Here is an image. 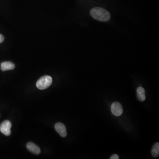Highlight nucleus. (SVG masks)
I'll return each mask as SVG.
<instances>
[{"label": "nucleus", "mask_w": 159, "mask_h": 159, "mask_svg": "<svg viewBox=\"0 0 159 159\" xmlns=\"http://www.w3.org/2000/svg\"><path fill=\"white\" fill-rule=\"evenodd\" d=\"M111 111L115 116H121L123 113L122 105L118 102H115L111 104Z\"/></svg>", "instance_id": "nucleus-4"}, {"label": "nucleus", "mask_w": 159, "mask_h": 159, "mask_svg": "<svg viewBox=\"0 0 159 159\" xmlns=\"http://www.w3.org/2000/svg\"><path fill=\"white\" fill-rule=\"evenodd\" d=\"M137 97L139 101H144L146 99L145 92L144 88L141 87H139L137 89Z\"/></svg>", "instance_id": "nucleus-8"}, {"label": "nucleus", "mask_w": 159, "mask_h": 159, "mask_svg": "<svg viewBox=\"0 0 159 159\" xmlns=\"http://www.w3.org/2000/svg\"><path fill=\"white\" fill-rule=\"evenodd\" d=\"M15 68V64L10 62H5L1 64V69L3 71L12 70Z\"/></svg>", "instance_id": "nucleus-7"}, {"label": "nucleus", "mask_w": 159, "mask_h": 159, "mask_svg": "<svg viewBox=\"0 0 159 159\" xmlns=\"http://www.w3.org/2000/svg\"><path fill=\"white\" fill-rule=\"evenodd\" d=\"M151 153L152 156L154 157H157L159 155V143L156 142L153 145L152 150Z\"/></svg>", "instance_id": "nucleus-9"}, {"label": "nucleus", "mask_w": 159, "mask_h": 159, "mask_svg": "<svg viewBox=\"0 0 159 159\" xmlns=\"http://www.w3.org/2000/svg\"><path fill=\"white\" fill-rule=\"evenodd\" d=\"M119 156H118V155H117V154H114V155H112L111 156L110 159H119Z\"/></svg>", "instance_id": "nucleus-10"}, {"label": "nucleus", "mask_w": 159, "mask_h": 159, "mask_svg": "<svg viewBox=\"0 0 159 159\" xmlns=\"http://www.w3.org/2000/svg\"><path fill=\"white\" fill-rule=\"evenodd\" d=\"M11 122L8 120H6L3 122L0 125V131L5 136H9L11 133Z\"/></svg>", "instance_id": "nucleus-3"}, {"label": "nucleus", "mask_w": 159, "mask_h": 159, "mask_svg": "<svg viewBox=\"0 0 159 159\" xmlns=\"http://www.w3.org/2000/svg\"><path fill=\"white\" fill-rule=\"evenodd\" d=\"M91 16L95 20L101 22H107L111 19L110 13L107 10L99 7H95L90 11Z\"/></svg>", "instance_id": "nucleus-1"}, {"label": "nucleus", "mask_w": 159, "mask_h": 159, "mask_svg": "<svg viewBox=\"0 0 159 159\" xmlns=\"http://www.w3.org/2000/svg\"><path fill=\"white\" fill-rule=\"evenodd\" d=\"M53 82L52 77L48 75H45L39 79L36 82L37 88L40 90H44L49 88Z\"/></svg>", "instance_id": "nucleus-2"}, {"label": "nucleus", "mask_w": 159, "mask_h": 159, "mask_svg": "<svg viewBox=\"0 0 159 159\" xmlns=\"http://www.w3.org/2000/svg\"><path fill=\"white\" fill-rule=\"evenodd\" d=\"M55 130L62 137H65L67 136L66 127L63 123L58 122L55 125Z\"/></svg>", "instance_id": "nucleus-5"}, {"label": "nucleus", "mask_w": 159, "mask_h": 159, "mask_svg": "<svg viewBox=\"0 0 159 159\" xmlns=\"http://www.w3.org/2000/svg\"><path fill=\"white\" fill-rule=\"evenodd\" d=\"M4 39V36H3L1 34H0V43H1L3 42Z\"/></svg>", "instance_id": "nucleus-11"}, {"label": "nucleus", "mask_w": 159, "mask_h": 159, "mask_svg": "<svg viewBox=\"0 0 159 159\" xmlns=\"http://www.w3.org/2000/svg\"><path fill=\"white\" fill-rule=\"evenodd\" d=\"M27 148L30 152L35 155H39L41 153V150L39 147L33 142L27 143Z\"/></svg>", "instance_id": "nucleus-6"}]
</instances>
